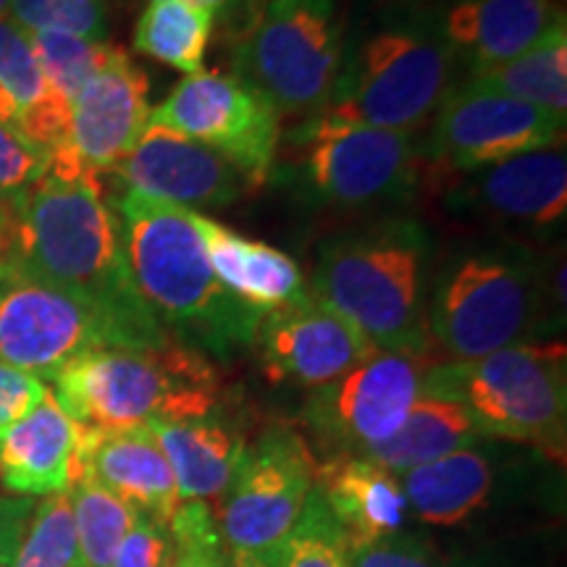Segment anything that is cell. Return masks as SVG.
<instances>
[{"instance_id": "obj_1", "label": "cell", "mask_w": 567, "mask_h": 567, "mask_svg": "<svg viewBox=\"0 0 567 567\" xmlns=\"http://www.w3.org/2000/svg\"><path fill=\"white\" fill-rule=\"evenodd\" d=\"M11 266L87 305L113 347L174 342L132 279L118 216L97 176L48 172L21 197Z\"/></svg>"}, {"instance_id": "obj_2", "label": "cell", "mask_w": 567, "mask_h": 567, "mask_svg": "<svg viewBox=\"0 0 567 567\" xmlns=\"http://www.w3.org/2000/svg\"><path fill=\"white\" fill-rule=\"evenodd\" d=\"M565 323V258L515 239H471L431 271L425 326L444 360H476Z\"/></svg>"}, {"instance_id": "obj_3", "label": "cell", "mask_w": 567, "mask_h": 567, "mask_svg": "<svg viewBox=\"0 0 567 567\" xmlns=\"http://www.w3.org/2000/svg\"><path fill=\"white\" fill-rule=\"evenodd\" d=\"M436 6L365 0L344 21L342 63L323 109L331 122L417 132L455 84Z\"/></svg>"}, {"instance_id": "obj_4", "label": "cell", "mask_w": 567, "mask_h": 567, "mask_svg": "<svg viewBox=\"0 0 567 567\" xmlns=\"http://www.w3.org/2000/svg\"><path fill=\"white\" fill-rule=\"evenodd\" d=\"M113 210L142 300L176 342L213 358H231L255 342L266 313L216 279L193 210L137 193L118 195Z\"/></svg>"}, {"instance_id": "obj_5", "label": "cell", "mask_w": 567, "mask_h": 567, "mask_svg": "<svg viewBox=\"0 0 567 567\" xmlns=\"http://www.w3.org/2000/svg\"><path fill=\"white\" fill-rule=\"evenodd\" d=\"M434 237L413 216H386L318 245L310 292L381 352L429 354L425 300Z\"/></svg>"}, {"instance_id": "obj_6", "label": "cell", "mask_w": 567, "mask_h": 567, "mask_svg": "<svg viewBox=\"0 0 567 567\" xmlns=\"http://www.w3.org/2000/svg\"><path fill=\"white\" fill-rule=\"evenodd\" d=\"M63 413L80 429H134L151 421H179L218 405V375L208 358L168 342L158 350L95 347L55 373Z\"/></svg>"}, {"instance_id": "obj_7", "label": "cell", "mask_w": 567, "mask_h": 567, "mask_svg": "<svg viewBox=\"0 0 567 567\" xmlns=\"http://www.w3.org/2000/svg\"><path fill=\"white\" fill-rule=\"evenodd\" d=\"M423 394L463 405L484 436L528 444L555 463L567 452V350L526 342L476 360H436Z\"/></svg>"}, {"instance_id": "obj_8", "label": "cell", "mask_w": 567, "mask_h": 567, "mask_svg": "<svg viewBox=\"0 0 567 567\" xmlns=\"http://www.w3.org/2000/svg\"><path fill=\"white\" fill-rule=\"evenodd\" d=\"M281 182L318 208L371 210L413 200L429 158L415 132L310 116L289 134Z\"/></svg>"}, {"instance_id": "obj_9", "label": "cell", "mask_w": 567, "mask_h": 567, "mask_svg": "<svg viewBox=\"0 0 567 567\" xmlns=\"http://www.w3.org/2000/svg\"><path fill=\"white\" fill-rule=\"evenodd\" d=\"M344 19L337 0H268L258 24L234 42V76L279 116H316L342 63Z\"/></svg>"}, {"instance_id": "obj_10", "label": "cell", "mask_w": 567, "mask_h": 567, "mask_svg": "<svg viewBox=\"0 0 567 567\" xmlns=\"http://www.w3.org/2000/svg\"><path fill=\"white\" fill-rule=\"evenodd\" d=\"M316 465V455L292 425H271L247 442L221 505L213 509L226 547L231 551L279 547L313 494Z\"/></svg>"}, {"instance_id": "obj_11", "label": "cell", "mask_w": 567, "mask_h": 567, "mask_svg": "<svg viewBox=\"0 0 567 567\" xmlns=\"http://www.w3.org/2000/svg\"><path fill=\"white\" fill-rule=\"evenodd\" d=\"M151 124L166 126L218 153L252 187L271 179L281 145V116L245 80L203 69L189 74L158 109Z\"/></svg>"}, {"instance_id": "obj_12", "label": "cell", "mask_w": 567, "mask_h": 567, "mask_svg": "<svg viewBox=\"0 0 567 567\" xmlns=\"http://www.w3.org/2000/svg\"><path fill=\"white\" fill-rule=\"evenodd\" d=\"M434 363L429 354L375 350L337 381L313 389L302 421L329 457L363 455L400 431Z\"/></svg>"}, {"instance_id": "obj_13", "label": "cell", "mask_w": 567, "mask_h": 567, "mask_svg": "<svg viewBox=\"0 0 567 567\" xmlns=\"http://www.w3.org/2000/svg\"><path fill=\"white\" fill-rule=\"evenodd\" d=\"M565 118L478 80H460L434 111L425 158L446 174H471L517 155L563 145Z\"/></svg>"}, {"instance_id": "obj_14", "label": "cell", "mask_w": 567, "mask_h": 567, "mask_svg": "<svg viewBox=\"0 0 567 567\" xmlns=\"http://www.w3.org/2000/svg\"><path fill=\"white\" fill-rule=\"evenodd\" d=\"M95 347H113L87 305L9 268L0 287V363L55 379L63 365Z\"/></svg>"}, {"instance_id": "obj_15", "label": "cell", "mask_w": 567, "mask_h": 567, "mask_svg": "<svg viewBox=\"0 0 567 567\" xmlns=\"http://www.w3.org/2000/svg\"><path fill=\"white\" fill-rule=\"evenodd\" d=\"M264 371L276 384L318 389L371 358L375 347L321 297L305 292L268 310L255 331Z\"/></svg>"}, {"instance_id": "obj_16", "label": "cell", "mask_w": 567, "mask_h": 567, "mask_svg": "<svg viewBox=\"0 0 567 567\" xmlns=\"http://www.w3.org/2000/svg\"><path fill=\"white\" fill-rule=\"evenodd\" d=\"M446 208L478 221L547 237L565 226L567 158L563 145L517 155L452 184Z\"/></svg>"}, {"instance_id": "obj_17", "label": "cell", "mask_w": 567, "mask_h": 567, "mask_svg": "<svg viewBox=\"0 0 567 567\" xmlns=\"http://www.w3.org/2000/svg\"><path fill=\"white\" fill-rule=\"evenodd\" d=\"M111 174L118 176L124 193L189 210L229 208L252 189V184L210 147L158 124H147L137 145Z\"/></svg>"}, {"instance_id": "obj_18", "label": "cell", "mask_w": 567, "mask_h": 567, "mask_svg": "<svg viewBox=\"0 0 567 567\" xmlns=\"http://www.w3.org/2000/svg\"><path fill=\"white\" fill-rule=\"evenodd\" d=\"M151 76L113 48L71 103L66 151L87 174H111L151 124Z\"/></svg>"}, {"instance_id": "obj_19", "label": "cell", "mask_w": 567, "mask_h": 567, "mask_svg": "<svg viewBox=\"0 0 567 567\" xmlns=\"http://www.w3.org/2000/svg\"><path fill=\"white\" fill-rule=\"evenodd\" d=\"M76 481H92L116 494L140 515L168 523L182 505L172 465L147 425L134 429H80Z\"/></svg>"}, {"instance_id": "obj_20", "label": "cell", "mask_w": 567, "mask_h": 567, "mask_svg": "<svg viewBox=\"0 0 567 567\" xmlns=\"http://www.w3.org/2000/svg\"><path fill=\"white\" fill-rule=\"evenodd\" d=\"M436 9L457 74L465 76L517 59L563 13L557 0H450Z\"/></svg>"}, {"instance_id": "obj_21", "label": "cell", "mask_w": 567, "mask_h": 567, "mask_svg": "<svg viewBox=\"0 0 567 567\" xmlns=\"http://www.w3.org/2000/svg\"><path fill=\"white\" fill-rule=\"evenodd\" d=\"M76 446L80 425L45 392L32 413L0 431V486L17 496L69 492L76 478Z\"/></svg>"}, {"instance_id": "obj_22", "label": "cell", "mask_w": 567, "mask_h": 567, "mask_svg": "<svg viewBox=\"0 0 567 567\" xmlns=\"http://www.w3.org/2000/svg\"><path fill=\"white\" fill-rule=\"evenodd\" d=\"M147 429L172 465L182 502L221 499L247 450L245 431L221 408L179 421H151Z\"/></svg>"}, {"instance_id": "obj_23", "label": "cell", "mask_w": 567, "mask_h": 567, "mask_svg": "<svg viewBox=\"0 0 567 567\" xmlns=\"http://www.w3.org/2000/svg\"><path fill=\"white\" fill-rule=\"evenodd\" d=\"M316 488L342 530L347 549L396 534L408 502L400 476L360 455H331L316 465Z\"/></svg>"}, {"instance_id": "obj_24", "label": "cell", "mask_w": 567, "mask_h": 567, "mask_svg": "<svg viewBox=\"0 0 567 567\" xmlns=\"http://www.w3.org/2000/svg\"><path fill=\"white\" fill-rule=\"evenodd\" d=\"M71 105L48 87L30 32L0 19V124L51 158L69 142Z\"/></svg>"}, {"instance_id": "obj_25", "label": "cell", "mask_w": 567, "mask_h": 567, "mask_svg": "<svg viewBox=\"0 0 567 567\" xmlns=\"http://www.w3.org/2000/svg\"><path fill=\"white\" fill-rule=\"evenodd\" d=\"M193 221L203 237L213 274L231 297L268 313L308 292L300 266L287 252L247 239L197 210H193Z\"/></svg>"}, {"instance_id": "obj_26", "label": "cell", "mask_w": 567, "mask_h": 567, "mask_svg": "<svg viewBox=\"0 0 567 567\" xmlns=\"http://www.w3.org/2000/svg\"><path fill=\"white\" fill-rule=\"evenodd\" d=\"M408 509L431 526H460L486 507L494 488V467L476 446L417 465L400 476Z\"/></svg>"}, {"instance_id": "obj_27", "label": "cell", "mask_w": 567, "mask_h": 567, "mask_svg": "<svg viewBox=\"0 0 567 567\" xmlns=\"http://www.w3.org/2000/svg\"><path fill=\"white\" fill-rule=\"evenodd\" d=\"M481 439L484 434L463 405L423 394L408 413L400 431L386 442L365 450L360 457L373 460L384 471L402 476L417 465L434 463L452 452L476 446Z\"/></svg>"}, {"instance_id": "obj_28", "label": "cell", "mask_w": 567, "mask_h": 567, "mask_svg": "<svg viewBox=\"0 0 567 567\" xmlns=\"http://www.w3.org/2000/svg\"><path fill=\"white\" fill-rule=\"evenodd\" d=\"M465 80H478L488 87L505 92L517 101L536 105V109L551 113V116H567V21L565 13L551 21L547 32L538 38L528 51L517 59L502 63V66L488 69L478 76H465Z\"/></svg>"}, {"instance_id": "obj_29", "label": "cell", "mask_w": 567, "mask_h": 567, "mask_svg": "<svg viewBox=\"0 0 567 567\" xmlns=\"http://www.w3.org/2000/svg\"><path fill=\"white\" fill-rule=\"evenodd\" d=\"M213 30L216 17L205 6L193 0H147L134 24L132 45L147 59L189 76L203 71Z\"/></svg>"}, {"instance_id": "obj_30", "label": "cell", "mask_w": 567, "mask_h": 567, "mask_svg": "<svg viewBox=\"0 0 567 567\" xmlns=\"http://www.w3.org/2000/svg\"><path fill=\"white\" fill-rule=\"evenodd\" d=\"M69 496L74 507L82 567H111L126 534L140 520V513L92 481H76L69 488Z\"/></svg>"}, {"instance_id": "obj_31", "label": "cell", "mask_w": 567, "mask_h": 567, "mask_svg": "<svg viewBox=\"0 0 567 567\" xmlns=\"http://www.w3.org/2000/svg\"><path fill=\"white\" fill-rule=\"evenodd\" d=\"M30 40L48 87L69 105L116 48L109 40H90L71 32H30Z\"/></svg>"}, {"instance_id": "obj_32", "label": "cell", "mask_w": 567, "mask_h": 567, "mask_svg": "<svg viewBox=\"0 0 567 567\" xmlns=\"http://www.w3.org/2000/svg\"><path fill=\"white\" fill-rule=\"evenodd\" d=\"M17 567H82L69 492L51 494L34 505L30 526L21 538Z\"/></svg>"}, {"instance_id": "obj_33", "label": "cell", "mask_w": 567, "mask_h": 567, "mask_svg": "<svg viewBox=\"0 0 567 567\" xmlns=\"http://www.w3.org/2000/svg\"><path fill=\"white\" fill-rule=\"evenodd\" d=\"M279 567H350L347 542L323 496L313 488L297 526L276 547Z\"/></svg>"}, {"instance_id": "obj_34", "label": "cell", "mask_w": 567, "mask_h": 567, "mask_svg": "<svg viewBox=\"0 0 567 567\" xmlns=\"http://www.w3.org/2000/svg\"><path fill=\"white\" fill-rule=\"evenodd\" d=\"M9 17L27 32L109 40V0H11Z\"/></svg>"}, {"instance_id": "obj_35", "label": "cell", "mask_w": 567, "mask_h": 567, "mask_svg": "<svg viewBox=\"0 0 567 567\" xmlns=\"http://www.w3.org/2000/svg\"><path fill=\"white\" fill-rule=\"evenodd\" d=\"M174 538L172 567H234L216 513L208 502H182L168 520Z\"/></svg>"}, {"instance_id": "obj_36", "label": "cell", "mask_w": 567, "mask_h": 567, "mask_svg": "<svg viewBox=\"0 0 567 567\" xmlns=\"http://www.w3.org/2000/svg\"><path fill=\"white\" fill-rule=\"evenodd\" d=\"M45 153L30 145L9 126L0 124V203H21L30 189L48 174Z\"/></svg>"}, {"instance_id": "obj_37", "label": "cell", "mask_w": 567, "mask_h": 567, "mask_svg": "<svg viewBox=\"0 0 567 567\" xmlns=\"http://www.w3.org/2000/svg\"><path fill=\"white\" fill-rule=\"evenodd\" d=\"M350 567H446L439 551L429 542L413 534H396L347 549Z\"/></svg>"}, {"instance_id": "obj_38", "label": "cell", "mask_w": 567, "mask_h": 567, "mask_svg": "<svg viewBox=\"0 0 567 567\" xmlns=\"http://www.w3.org/2000/svg\"><path fill=\"white\" fill-rule=\"evenodd\" d=\"M174 538L168 523L140 515L134 528L126 534L111 567H172Z\"/></svg>"}, {"instance_id": "obj_39", "label": "cell", "mask_w": 567, "mask_h": 567, "mask_svg": "<svg viewBox=\"0 0 567 567\" xmlns=\"http://www.w3.org/2000/svg\"><path fill=\"white\" fill-rule=\"evenodd\" d=\"M45 392L48 386L42 384L38 375L0 363V431L21 421L27 413H32Z\"/></svg>"}, {"instance_id": "obj_40", "label": "cell", "mask_w": 567, "mask_h": 567, "mask_svg": "<svg viewBox=\"0 0 567 567\" xmlns=\"http://www.w3.org/2000/svg\"><path fill=\"white\" fill-rule=\"evenodd\" d=\"M34 502L30 496L0 494V567H17L21 538L30 526Z\"/></svg>"}, {"instance_id": "obj_41", "label": "cell", "mask_w": 567, "mask_h": 567, "mask_svg": "<svg viewBox=\"0 0 567 567\" xmlns=\"http://www.w3.org/2000/svg\"><path fill=\"white\" fill-rule=\"evenodd\" d=\"M193 3L210 9L216 17V27H221L226 40L237 42L258 24L268 0H193Z\"/></svg>"}, {"instance_id": "obj_42", "label": "cell", "mask_w": 567, "mask_h": 567, "mask_svg": "<svg viewBox=\"0 0 567 567\" xmlns=\"http://www.w3.org/2000/svg\"><path fill=\"white\" fill-rule=\"evenodd\" d=\"M234 567H279L276 547L264 551H231Z\"/></svg>"}, {"instance_id": "obj_43", "label": "cell", "mask_w": 567, "mask_h": 567, "mask_svg": "<svg viewBox=\"0 0 567 567\" xmlns=\"http://www.w3.org/2000/svg\"><path fill=\"white\" fill-rule=\"evenodd\" d=\"M9 268H11V252L9 247L0 243V287H3L6 276H9Z\"/></svg>"}, {"instance_id": "obj_44", "label": "cell", "mask_w": 567, "mask_h": 567, "mask_svg": "<svg viewBox=\"0 0 567 567\" xmlns=\"http://www.w3.org/2000/svg\"><path fill=\"white\" fill-rule=\"evenodd\" d=\"M405 3H415V6H444L450 0H405Z\"/></svg>"}, {"instance_id": "obj_45", "label": "cell", "mask_w": 567, "mask_h": 567, "mask_svg": "<svg viewBox=\"0 0 567 567\" xmlns=\"http://www.w3.org/2000/svg\"><path fill=\"white\" fill-rule=\"evenodd\" d=\"M9 9H11V0H0V19L9 17Z\"/></svg>"}]
</instances>
